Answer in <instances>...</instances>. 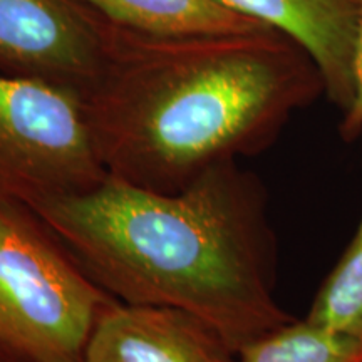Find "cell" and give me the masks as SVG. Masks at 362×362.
<instances>
[{"label": "cell", "instance_id": "obj_2", "mask_svg": "<svg viewBox=\"0 0 362 362\" xmlns=\"http://www.w3.org/2000/svg\"><path fill=\"white\" fill-rule=\"evenodd\" d=\"M319 84L309 57L275 30L170 39L107 22L106 61L83 99L107 175L178 192L267 146Z\"/></svg>", "mask_w": 362, "mask_h": 362}, {"label": "cell", "instance_id": "obj_3", "mask_svg": "<svg viewBox=\"0 0 362 362\" xmlns=\"http://www.w3.org/2000/svg\"><path fill=\"white\" fill-rule=\"evenodd\" d=\"M116 298L33 208L0 200V352L24 362H83Z\"/></svg>", "mask_w": 362, "mask_h": 362}, {"label": "cell", "instance_id": "obj_6", "mask_svg": "<svg viewBox=\"0 0 362 362\" xmlns=\"http://www.w3.org/2000/svg\"><path fill=\"white\" fill-rule=\"evenodd\" d=\"M83 362H237V354L187 310L115 300L94 325Z\"/></svg>", "mask_w": 362, "mask_h": 362}, {"label": "cell", "instance_id": "obj_7", "mask_svg": "<svg viewBox=\"0 0 362 362\" xmlns=\"http://www.w3.org/2000/svg\"><path fill=\"white\" fill-rule=\"evenodd\" d=\"M296 44L329 94L347 110L354 88L361 0H220Z\"/></svg>", "mask_w": 362, "mask_h": 362}, {"label": "cell", "instance_id": "obj_8", "mask_svg": "<svg viewBox=\"0 0 362 362\" xmlns=\"http://www.w3.org/2000/svg\"><path fill=\"white\" fill-rule=\"evenodd\" d=\"M104 21L151 37H221L269 33V27L220 0H76Z\"/></svg>", "mask_w": 362, "mask_h": 362}, {"label": "cell", "instance_id": "obj_1", "mask_svg": "<svg viewBox=\"0 0 362 362\" xmlns=\"http://www.w3.org/2000/svg\"><path fill=\"white\" fill-rule=\"evenodd\" d=\"M34 211L116 300L187 310L235 354L296 320L275 297L264 189L237 161L178 192L107 175Z\"/></svg>", "mask_w": 362, "mask_h": 362}, {"label": "cell", "instance_id": "obj_9", "mask_svg": "<svg viewBox=\"0 0 362 362\" xmlns=\"http://www.w3.org/2000/svg\"><path fill=\"white\" fill-rule=\"evenodd\" d=\"M237 362H362V339L296 319L243 347Z\"/></svg>", "mask_w": 362, "mask_h": 362}, {"label": "cell", "instance_id": "obj_4", "mask_svg": "<svg viewBox=\"0 0 362 362\" xmlns=\"http://www.w3.org/2000/svg\"><path fill=\"white\" fill-rule=\"evenodd\" d=\"M106 176L83 96L0 71V200L37 210Z\"/></svg>", "mask_w": 362, "mask_h": 362}, {"label": "cell", "instance_id": "obj_11", "mask_svg": "<svg viewBox=\"0 0 362 362\" xmlns=\"http://www.w3.org/2000/svg\"><path fill=\"white\" fill-rule=\"evenodd\" d=\"M359 133H362V0L354 52V88H352V99L344 117V134L351 138Z\"/></svg>", "mask_w": 362, "mask_h": 362}, {"label": "cell", "instance_id": "obj_10", "mask_svg": "<svg viewBox=\"0 0 362 362\" xmlns=\"http://www.w3.org/2000/svg\"><path fill=\"white\" fill-rule=\"evenodd\" d=\"M305 319L362 339V216L356 235L324 280Z\"/></svg>", "mask_w": 362, "mask_h": 362}, {"label": "cell", "instance_id": "obj_12", "mask_svg": "<svg viewBox=\"0 0 362 362\" xmlns=\"http://www.w3.org/2000/svg\"><path fill=\"white\" fill-rule=\"evenodd\" d=\"M0 362H24V361L16 359V357H11V356L2 354V352H0Z\"/></svg>", "mask_w": 362, "mask_h": 362}, {"label": "cell", "instance_id": "obj_5", "mask_svg": "<svg viewBox=\"0 0 362 362\" xmlns=\"http://www.w3.org/2000/svg\"><path fill=\"white\" fill-rule=\"evenodd\" d=\"M107 22L76 0H0V71L86 96L106 61Z\"/></svg>", "mask_w": 362, "mask_h": 362}]
</instances>
